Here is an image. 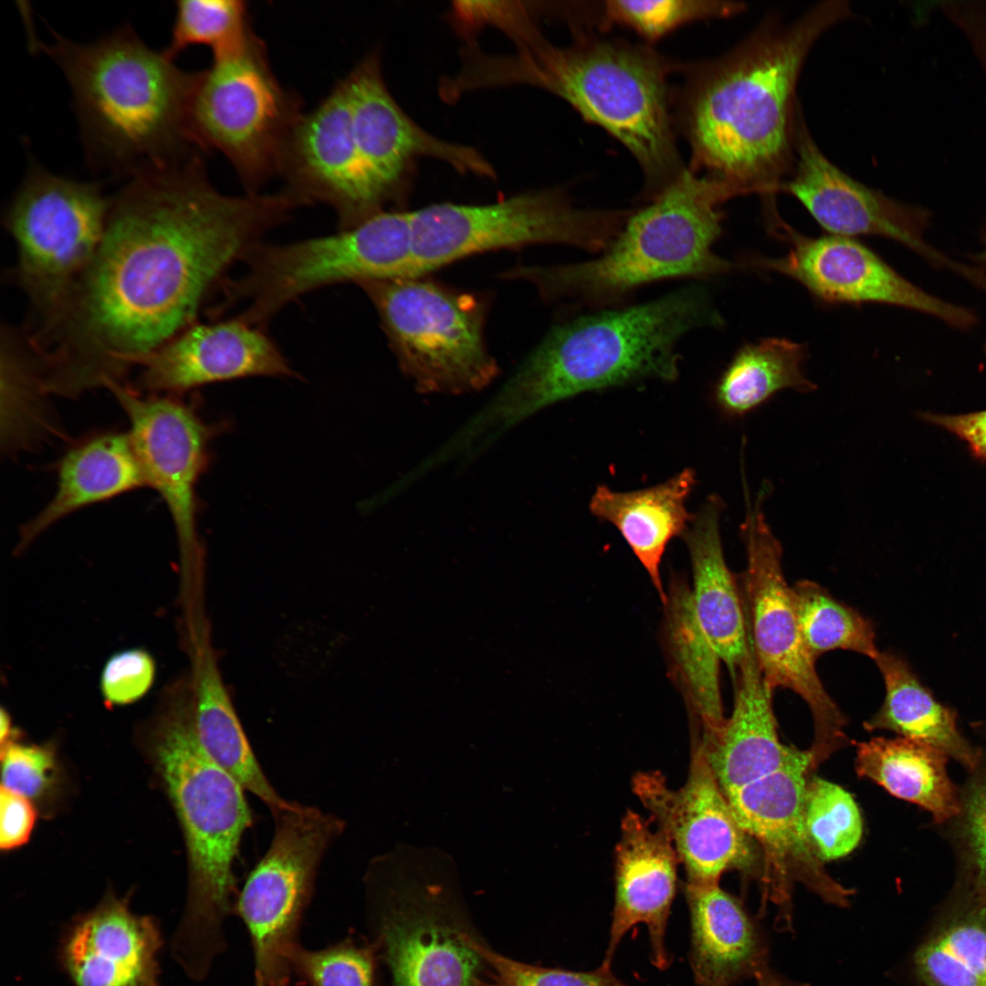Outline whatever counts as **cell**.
Masks as SVG:
<instances>
[{
  "label": "cell",
  "instance_id": "obj_50",
  "mask_svg": "<svg viewBox=\"0 0 986 986\" xmlns=\"http://www.w3.org/2000/svg\"><path fill=\"white\" fill-rule=\"evenodd\" d=\"M1 723H0V740L1 746L8 743L13 733L12 722L8 713L2 708L1 709Z\"/></svg>",
  "mask_w": 986,
  "mask_h": 986
},
{
  "label": "cell",
  "instance_id": "obj_26",
  "mask_svg": "<svg viewBox=\"0 0 986 986\" xmlns=\"http://www.w3.org/2000/svg\"><path fill=\"white\" fill-rule=\"evenodd\" d=\"M684 891L695 986H735L769 966L767 935L739 899L719 885L685 884Z\"/></svg>",
  "mask_w": 986,
  "mask_h": 986
},
{
  "label": "cell",
  "instance_id": "obj_19",
  "mask_svg": "<svg viewBox=\"0 0 986 986\" xmlns=\"http://www.w3.org/2000/svg\"><path fill=\"white\" fill-rule=\"evenodd\" d=\"M305 205L322 202L336 212L340 229L382 211L387 200L358 152L351 110L341 81L309 112L290 138L281 173Z\"/></svg>",
  "mask_w": 986,
  "mask_h": 986
},
{
  "label": "cell",
  "instance_id": "obj_36",
  "mask_svg": "<svg viewBox=\"0 0 986 986\" xmlns=\"http://www.w3.org/2000/svg\"><path fill=\"white\" fill-rule=\"evenodd\" d=\"M1 440L7 452L37 444L50 424L37 357L22 329L1 330Z\"/></svg>",
  "mask_w": 986,
  "mask_h": 986
},
{
  "label": "cell",
  "instance_id": "obj_32",
  "mask_svg": "<svg viewBox=\"0 0 986 986\" xmlns=\"http://www.w3.org/2000/svg\"><path fill=\"white\" fill-rule=\"evenodd\" d=\"M948 756L903 737H875L856 744L855 769L899 799L928 811L937 823L960 813V793L949 779Z\"/></svg>",
  "mask_w": 986,
  "mask_h": 986
},
{
  "label": "cell",
  "instance_id": "obj_5",
  "mask_svg": "<svg viewBox=\"0 0 986 986\" xmlns=\"http://www.w3.org/2000/svg\"><path fill=\"white\" fill-rule=\"evenodd\" d=\"M64 73L89 163L130 175L196 152L189 109L196 73L147 46L128 25L89 43L31 36ZM198 150V149H197Z\"/></svg>",
  "mask_w": 986,
  "mask_h": 986
},
{
  "label": "cell",
  "instance_id": "obj_25",
  "mask_svg": "<svg viewBox=\"0 0 986 986\" xmlns=\"http://www.w3.org/2000/svg\"><path fill=\"white\" fill-rule=\"evenodd\" d=\"M748 633V651L732 677L735 703L719 735L712 742L699 740L725 795L786 766L811 756L781 743L772 708L773 690L765 682Z\"/></svg>",
  "mask_w": 986,
  "mask_h": 986
},
{
  "label": "cell",
  "instance_id": "obj_22",
  "mask_svg": "<svg viewBox=\"0 0 986 986\" xmlns=\"http://www.w3.org/2000/svg\"><path fill=\"white\" fill-rule=\"evenodd\" d=\"M141 384L154 393H183L247 376H292L293 370L263 330L237 317L194 322L144 357Z\"/></svg>",
  "mask_w": 986,
  "mask_h": 986
},
{
  "label": "cell",
  "instance_id": "obj_28",
  "mask_svg": "<svg viewBox=\"0 0 986 986\" xmlns=\"http://www.w3.org/2000/svg\"><path fill=\"white\" fill-rule=\"evenodd\" d=\"M194 687V727L205 751L271 813L289 805L262 770L223 680L210 629L187 643Z\"/></svg>",
  "mask_w": 986,
  "mask_h": 986
},
{
  "label": "cell",
  "instance_id": "obj_37",
  "mask_svg": "<svg viewBox=\"0 0 986 986\" xmlns=\"http://www.w3.org/2000/svg\"><path fill=\"white\" fill-rule=\"evenodd\" d=\"M792 591L801 634L814 660L836 649L876 657L879 650L869 619L812 581L798 582Z\"/></svg>",
  "mask_w": 986,
  "mask_h": 986
},
{
  "label": "cell",
  "instance_id": "obj_46",
  "mask_svg": "<svg viewBox=\"0 0 986 986\" xmlns=\"http://www.w3.org/2000/svg\"><path fill=\"white\" fill-rule=\"evenodd\" d=\"M939 7L964 36L986 74V0L941 1Z\"/></svg>",
  "mask_w": 986,
  "mask_h": 986
},
{
  "label": "cell",
  "instance_id": "obj_34",
  "mask_svg": "<svg viewBox=\"0 0 986 986\" xmlns=\"http://www.w3.org/2000/svg\"><path fill=\"white\" fill-rule=\"evenodd\" d=\"M913 964L926 986H986V899L959 887Z\"/></svg>",
  "mask_w": 986,
  "mask_h": 986
},
{
  "label": "cell",
  "instance_id": "obj_51",
  "mask_svg": "<svg viewBox=\"0 0 986 986\" xmlns=\"http://www.w3.org/2000/svg\"><path fill=\"white\" fill-rule=\"evenodd\" d=\"M983 246L982 251L975 258L981 265L982 268L981 269L985 270L984 273L986 274V232L983 237Z\"/></svg>",
  "mask_w": 986,
  "mask_h": 986
},
{
  "label": "cell",
  "instance_id": "obj_38",
  "mask_svg": "<svg viewBox=\"0 0 986 986\" xmlns=\"http://www.w3.org/2000/svg\"><path fill=\"white\" fill-rule=\"evenodd\" d=\"M253 34L244 1L182 0L175 3L171 39L163 51L174 60L189 47L205 46L215 57L239 48Z\"/></svg>",
  "mask_w": 986,
  "mask_h": 986
},
{
  "label": "cell",
  "instance_id": "obj_3",
  "mask_svg": "<svg viewBox=\"0 0 986 986\" xmlns=\"http://www.w3.org/2000/svg\"><path fill=\"white\" fill-rule=\"evenodd\" d=\"M722 320L700 285L644 303L610 307L555 324L496 396L470 421L490 444L508 429L582 393L679 375L677 344Z\"/></svg>",
  "mask_w": 986,
  "mask_h": 986
},
{
  "label": "cell",
  "instance_id": "obj_12",
  "mask_svg": "<svg viewBox=\"0 0 986 986\" xmlns=\"http://www.w3.org/2000/svg\"><path fill=\"white\" fill-rule=\"evenodd\" d=\"M769 490L765 484L755 502L747 503L740 527L747 551L741 592L747 629L768 686L791 689L808 705L814 726L809 752L816 768L848 745L847 721L824 689L802 639L792 591L783 575L782 548L761 509Z\"/></svg>",
  "mask_w": 986,
  "mask_h": 986
},
{
  "label": "cell",
  "instance_id": "obj_11",
  "mask_svg": "<svg viewBox=\"0 0 986 986\" xmlns=\"http://www.w3.org/2000/svg\"><path fill=\"white\" fill-rule=\"evenodd\" d=\"M380 316L402 371L424 393L480 391L498 369L484 338L475 296L421 277L361 282Z\"/></svg>",
  "mask_w": 986,
  "mask_h": 986
},
{
  "label": "cell",
  "instance_id": "obj_35",
  "mask_svg": "<svg viewBox=\"0 0 986 986\" xmlns=\"http://www.w3.org/2000/svg\"><path fill=\"white\" fill-rule=\"evenodd\" d=\"M807 351L784 338H765L743 345L719 378L714 399L729 417H742L777 393H808L817 386L802 372Z\"/></svg>",
  "mask_w": 986,
  "mask_h": 986
},
{
  "label": "cell",
  "instance_id": "obj_20",
  "mask_svg": "<svg viewBox=\"0 0 986 986\" xmlns=\"http://www.w3.org/2000/svg\"><path fill=\"white\" fill-rule=\"evenodd\" d=\"M378 906L370 942L393 986H488L485 941L461 916L430 899Z\"/></svg>",
  "mask_w": 986,
  "mask_h": 986
},
{
  "label": "cell",
  "instance_id": "obj_4",
  "mask_svg": "<svg viewBox=\"0 0 986 986\" xmlns=\"http://www.w3.org/2000/svg\"><path fill=\"white\" fill-rule=\"evenodd\" d=\"M161 694L155 752L184 830L190 868L187 904L171 951L188 977L203 980L226 949L223 924L236 903L234 865L253 815L246 790L198 740L190 673L169 682Z\"/></svg>",
  "mask_w": 986,
  "mask_h": 986
},
{
  "label": "cell",
  "instance_id": "obj_18",
  "mask_svg": "<svg viewBox=\"0 0 986 986\" xmlns=\"http://www.w3.org/2000/svg\"><path fill=\"white\" fill-rule=\"evenodd\" d=\"M793 165V174L782 183L781 192L794 196L830 235L891 238L937 267L974 279L975 268L951 261L926 243V210L897 201L842 171L818 147L801 113Z\"/></svg>",
  "mask_w": 986,
  "mask_h": 986
},
{
  "label": "cell",
  "instance_id": "obj_24",
  "mask_svg": "<svg viewBox=\"0 0 986 986\" xmlns=\"http://www.w3.org/2000/svg\"><path fill=\"white\" fill-rule=\"evenodd\" d=\"M614 902L608 945L601 965L612 967L625 934L644 924L648 932L650 961L666 970L672 963L666 929L677 888L679 859L669 837L649 821L628 810L621 821L615 846Z\"/></svg>",
  "mask_w": 986,
  "mask_h": 986
},
{
  "label": "cell",
  "instance_id": "obj_15",
  "mask_svg": "<svg viewBox=\"0 0 986 986\" xmlns=\"http://www.w3.org/2000/svg\"><path fill=\"white\" fill-rule=\"evenodd\" d=\"M812 769L810 756L725 795L741 829L763 851V900L779 907L781 931L792 929V880L837 907H848L853 894L826 873L806 834L803 801Z\"/></svg>",
  "mask_w": 986,
  "mask_h": 986
},
{
  "label": "cell",
  "instance_id": "obj_47",
  "mask_svg": "<svg viewBox=\"0 0 986 986\" xmlns=\"http://www.w3.org/2000/svg\"><path fill=\"white\" fill-rule=\"evenodd\" d=\"M36 810L29 799L1 787L0 847L11 850L29 839L35 825Z\"/></svg>",
  "mask_w": 986,
  "mask_h": 986
},
{
  "label": "cell",
  "instance_id": "obj_49",
  "mask_svg": "<svg viewBox=\"0 0 986 986\" xmlns=\"http://www.w3.org/2000/svg\"><path fill=\"white\" fill-rule=\"evenodd\" d=\"M757 986H810L789 980L773 970L770 966L760 970L754 978Z\"/></svg>",
  "mask_w": 986,
  "mask_h": 986
},
{
  "label": "cell",
  "instance_id": "obj_8",
  "mask_svg": "<svg viewBox=\"0 0 986 986\" xmlns=\"http://www.w3.org/2000/svg\"><path fill=\"white\" fill-rule=\"evenodd\" d=\"M298 98L275 76L255 33L239 48L213 57L197 72L189 131L198 150L213 149L230 162L248 193L281 173L302 116Z\"/></svg>",
  "mask_w": 986,
  "mask_h": 986
},
{
  "label": "cell",
  "instance_id": "obj_44",
  "mask_svg": "<svg viewBox=\"0 0 986 986\" xmlns=\"http://www.w3.org/2000/svg\"><path fill=\"white\" fill-rule=\"evenodd\" d=\"M155 677L152 656L141 648L118 652L106 662L100 677L103 699L110 706H124L141 699Z\"/></svg>",
  "mask_w": 986,
  "mask_h": 986
},
{
  "label": "cell",
  "instance_id": "obj_53",
  "mask_svg": "<svg viewBox=\"0 0 986 986\" xmlns=\"http://www.w3.org/2000/svg\"><path fill=\"white\" fill-rule=\"evenodd\" d=\"M985 352H986V342H985Z\"/></svg>",
  "mask_w": 986,
  "mask_h": 986
},
{
  "label": "cell",
  "instance_id": "obj_10",
  "mask_svg": "<svg viewBox=\"0 0 986 986\" xmlns=\"http://www.w3.org/2000/svg\"><path fill=\"white\" fill-rule=\"evenodd\" d=\"M630 213L577 207L557 189L487 205H430L410 212L414 277L474 254L535 244L602 252Z\"/></svg>",
  "mask_w": 986,
  "mask_h": 986
},
{
  "label": "cell",
  "instance_id": "obj_21",
  "mask_svg": "<svg viewBox=\"0 0 986 986\" xmlns=\"http://www.w3.org/2000/svg\"><path fill=\"white\" fill-rule=\"evenodd\" d=\"M345 89L361 158L388 199L415 157L446 162L460 173L493 177V167L475 149L440 140L420 128L390 94L377 54L361 60L340 80Z\"/></svg>",
  "mask_w": 986,
  "mask_h": 986
},
{
  "label": "cell",
  "instance_id": "obj_41",
  "mask_svg": "<svg viewBox=\"0 0 986 986\" xmlns=\"http://www.w3.org/2000/svg\"><path fill=\"white\" fill-rule=\"evenodd\" d=\"M377 960L371 942L348 938L319 950L299 945L290 968L308 986H374Z\"/></svg>",
  "mask_w": 986,
  "mask_h": 986
},
{
  "label": "cell",
  "instance_id": "obj_45",
  "mask_svg": "<svg viewBox=\"0 0 986 986\" xmlns=\"http://www.w3.org/2000/svg\"><path fill=\"white\" fill-rule=\"evenodd\" d=\"M2 787L28 799L43 794L51 785L55 759L45 748L14 741L1 746Z\"/></svg>",
  "mask_w": 986,
  "mask_h": 986
},
{
  "label": "cell",
  "instance_id": "obj_23",
  "mask_svg": "<svg viewBox=\"0 0 986 986\" xmlns=\"http://www.w3.org/2000/svg\"><path fill=\"white\" fill-rule=\"evenodd\" d=\"M163 945L155 918L109 897L65 928L57 959L73 986H159Z\"/></svg>",
  "mask_w": 986,
  "mask_h": 986
},
{
  "label": "cell",
  "instance_id": "obj_31",
  "mask_svg": "<svg viewBox=\"0 0 986 986\" xmlns=\"http://www.w3.org/2000/svg\"><path fill=\"white\" fill-rule=\"evenodd\" d=\"M665 640L673 678L703 744L712 742L726 719L719 689V656L699 625L690 587L673 577L666 591Z\"/></svg>",
  "mask_w": 986,
  "mask_h": 986
},
{
  "label": "cell",
  "instance_id": "obj_14",
  "mask_svg": "<svg viewBox=\"0 0 986 986\" xmlns=\"http://www.w3.org/2000/svg\"><path fill=\"white\" fill-rule=\"evenodd\" d=\"M107 388L129 419L128 435L146 485L159 492L173 519L185 598H198L204 554L196 529L195 488L205 467L208 444L218 428L171 397H143L121 383H111Z\"/></svg>",
  "mask_w": 986,
  "mask_h": 986
},
{
  "label": "cell",
  "instance_id": "obj_43",
  "mask_svg": "<svg viewBox=\"0 0 986 986\" xmlns=\"http://www.w3.org/2000/svg\"><path fill=\"white\" fill-rule=\"evenodd\" d=\"M480 950L488 964V986H630L614 975L612 967L600 965L593 970L576 971L521 962L486 942Z\"/></svg>",
  "mask_w": 986,
  "mask_h": 986
},
{
  "label": "cell",
  "instance_id": "obj_27",
  "mask_svg": "<svg viewBox=\"0 0 986 986\" xmlns=\"http://www.w3.org/2000/svg\"><path fill=\"white\" fill-rule=\"evenodd\" d=\"M725 504L708 496L682 538L692 567L691 600L698 622L732 677L748 651L741 592L723 552L719 520Z\"/></svg>",
  "mask_w": 986,
  "mask_h": 986
},
{
  "label": "cell",
  "instance_id": "obj_6",
  "mask_svg": "<svg viewBox=\"0 0 986 986\" xmlns=\"http://www.w3.org/2000/svg\"><path fill=\"white\" fill-rule=\"evenodd\" d=\"M667 65L649 49L597 38L566 47L538 35L516 56L479 55L477 88L524 83L561 98L618 140L643 171L649 200L683 171L668 109Z\"/></svg>",
  "mask_w": 986,
  "mask_h": 986
},
{
  "label": "cell",
  "instance_id": "obj_33",
  "mask_svg": "<svg viewBox=\"0 0 986 986\" xmlns=\"http://www.w3.org/2000/svg\"><path fill=\"white\" fill-rule=\"evenodd\" d=\"M874 661L884 678L886 698L876 713L864 723L865 729L892 730L922 742L972 771L982 753L960 733L956 712L939 703L897 655L879 651Z\"/></svg>",
  "mask_w": 986,
  "mask_h": 986
},
{
  "label": "cell",
  "instance_id": "obj_29",
  "mask_svg": "<svg viewBox=\"0 0 986 986\" xmlns=\"http://www.w3.org/2000/svg\"><path fill=\"white\" fill-rule=\"evenodd\" d=\"M696 483L695 470L685 468L666 481L643 489L619 492L599 485L590 500L591 513L619 530L663 604L666 592L660 575L662 557L669 541L682 537L694 518L686 503Z\"/></svg>",
  "mask_w": 986,
  "mask_h": 986
},
{
  "label": "cell",
  "instance_id": "obj_1",
  "mask_svg": "<svg viewBox=\"0 0 986 986\" xmlns=\"http://www.w3.org/2000/svg\"><path fill=\"white\" fill-rule=\"evenodd\" d=\"M298 207L287 192L227 195L196 153L142 168L110 198L100 246L56 318L31 336L48 393L120 381L195 322L212 288Z\"/></svg>",
  "mask_w": 986,
  "mask_h": 986
},
{
  "label": "cell",
  "instance_id": "obj_16",
  "mask_svg": "<svg viewBox=\"0 0 986 986\" xmlns=\"http://www.w3.org/2000/svg\"><path fill=\"white\" fill-rule=\"evenodd\" d=\"M774 233L789 243L788 252L781 257L750 258L746 265L793 278L819 300L894 305L932 315L961 329L976 322L970 309L918 288L854 237L807 236L782 220Z\"/></svg>",
  "mask_w": 986,
  "mask_h": 986
},
{
  "label": "cell",
  "instance_id": "obj_7",
  "mask_svg": "<svg viewBox=\"0 0 986 986\" xmlns=\"http://www.w3.org/2000/svg\"><path fill=\"white\" fill-rule=\"evenodd\" d=\"M741 195L729 184L684 171L625 223L591 260L521 267L507 278L527 280L547 300L610 308L635 289L667 278H708L736 265L713 251L722 232L720 205Z\"/></svg>",
  "mask_w": 986,
  "mask_h": 986
},
{
  "label": "cell",
  "instance_id": "obj_17",
  "mask_svg": "<svg viewBox=\"0 0 986 986\" xmlns=\"http://www.w3.org/2000/svg\"><path fill=\"white\" fill-rule=\"evenodd\" d=\"M632 789L671 840L687 885H719L721 875L749 865L748 835L736 821L700 741L694 740L685 784L671 789L658 771L637 772Z\"/></svg>",
  "mask_w": 986,
  "mask_h": 986
},
{
  "label": "cell",
  "instance_id": "obj_2",
  "mask_svg": "<svg viewBox=\"0 0 986 986\" xmlns=\"http://www.w3.org/2000/svg\"><path fill=\"white\" fill-rule=\"evenodd\" d=\"M852 15L849 3H817L791 22L768 18L730 51L696 65L680 95L691 168L764 201L793 168L796 86L814 43Z\"/></svg>",
  "mask_w": 986,
  "mask_h": 986
},
{
  "label": "cell",
  "instance_id": "obj_40",
  "mask_svg": "<svg viewBox=\"0 0 986 986\" xmlns=\"http://www.w3.org/2000/svg\"><path fill=\"white\" fill-rule=\"evenodd\" d=\"M746 9L744 3L719 0H611L602 6L607 24L628 27L656 41L677 27L697 21L725 18Z\"/></svg>",
  "mask_w": 986,
  "mask_h": 986
},
{
  "label": "cell",
  "instance_id": "obj_9",
  "mask_svg": "<svg viewBox=\"0 0 986 986\" xmlns=\"http://www.w3.org/2000/svg\"><path fill=\"white\" fill-rule=\"evenodd\" d=\"M109 206L99 184L30 167L5 218L17 247L15 281L31 309L25 330L59 313L100 246Z\"/></svg>",
  "mask_w": 986,
  "mask_h": 986
},
{
  "label": "cell",
  "instance_id": "obj_30",
  "mask_svg": "<svg viewBox=\"0 0 986 986\" xmlns=\"http://www.w3.org/2000/svg\"><path fill=\"white\" fill-rule=\"evenodd\" d=\"M146 485L128 434L96 435L61 459L58 487L47 506L21 530L19 548L65 516Z\"/></svg>",
  "mask_w": 986,
  "mask_h": 986
},
{
  "label": "cell",
  "instance_id": "obj_42",
  "mask_svg": "<svg viewBox=\"0 0 986 986\" xmlns=\"http://www.w3.org/2000/svg\"><path fill=\"white\" fill-rule=\"evenodd\" d=\"M956 839L964 874L961 886L986 899V757L960 793Z\"/></svg>",
  "mask_w": 986,
  "mask_h": 986
},
{
  "label": "cell",
  "instance_id": "obj_13",
  "mask_svg": "<svg viewBox=\"0 0 986 986\" xmlns=\"http://www.w3.org/2000/svg\"><path fill=\"white\" fill-rule=\"evenodd\" d=\"M274 834L249 873L235 911L253 948L255 983L289 981L290 956L312 897L317 873L329 848L342 834L343 820L312 805L291 802L271 813Z\"/></svg>",
  "mask_w": 986,
  "mask_h": 986
},
{
  "label": "cell",
  "instance_id": "obj_52",
  "mask_svg": "<svg viewBox=\"0 0 986 986\" xmlns=\"http://www.w3.org/2000/svg\"><path fill=\"white\" fill-rule=\"evenodd\" d=\"M255 986H272V985H263V984L255 983ZM274 986H288V982H283V983L274 985Z\"/></svg>",
  "mask_w": 986,
  "mask_h": 986
},
{
  "label": "cell",
  "instance_id": "obj_48",
  "mask_svg": "<svg viewBox=\"0 0 986 986\" xmlns=\"http://www.w3.org/2000/svg\"><path fill=\"white\" fill-rule=\"evenodd\" d=\"M920 416L958 436L975 458L986 463V410L956 415L921 413Z\"/></svg>",
  "mask_w": 986,
  "mask_h": 986
},
{
  "label": "cell",
  "instance_id": "obj_39",
  "mask_svg": "<svg viewBox=\"0 0 986 986\" xmlns=\"http://www.w3.org/2000/svg\"><path fill=\"white\" fill-rule=\"evenodd\" d=\"M803 821L810 844L821 861L848 855L863 834L862 817L852 795L815 776L806 781Z\"/></svg>",
  "mask_w": 986,
  "mask_h": 986
}]
</instances>
